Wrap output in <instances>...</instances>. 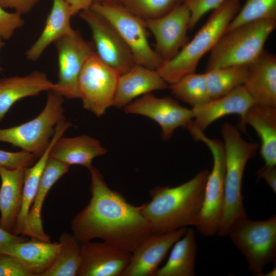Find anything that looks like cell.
<instances>
[{
	"mask_svg": "<svg viewBox=\"0 0 276 276\" xmlns=\"http://www.w3.org/2000/svg\"><path fill=\"white\" fill-rule=\"evenodd\" d=\"M254 104L276 107V57L264 51L248 65L243 84Z\"/></svg>",
	"mask_w": 276,
	"mask_h": 276,
	"instance_id": "obj_18",
	"label": "cell"
},
{
	"mask_svg": "<svg viewBox=\"0 0 276 276\" xmlns=\"http://www.w3.org/2000/svg\"><path fill=\"white\" fill-rule=\"evenodd\" d=\"M73 16L65 0H53V5L44 27L37 39L27 51V58L36 61L51 43L74 31L71 25Z\"/></svg>",
	"mask_w": 276,
	"mask_h": 276,
	"instance_id": "obj_25",
	"label": "cell"
},
{
	"mask_svg": "<svg viewBox=\"0 0 276 276\" xmlns=\"http://www.w3.org/2000/svg\"><path fill=\"white\" fill-rule=\"evenodd\" d=\"M189 131L193 138L201 141L210 149L213 157L212 169L209 172L204 189L202 208L195 225L205 236H212L219 231L224 205L225 155L223 142L211 139L192 128Z\"/></svg>",
	"mask_w": 276,
	"mask_h": 276,
	"instance_id": "obj_7",
	"label": "cell"
},
{
	"mask_svg": "<svg viewBox=\"0 0 276 276\" xmlns=\"http://www.w3.org/2000/svg\"><path fill=\"white\" fill-rule=\"evenodd\" d=\"M54 86L44 73L37 71L25 76L0 79V122L18 100L52 90Z\"/></svg>",
	"mask_w": 276,
	"mask_h": 276,
	"instance_id": "obj_20",
	"label": "cell"
},
{
	"mask_svg": "<svg viewBox=\"0 0 276 276\" xmlns=\"http://www.w3.org/2000/svg\"><path fill=\"white\" fill-rule=\"evenodd\" d=\"M3 39L0 36V50L4 45V42L3 41ZM0 70H2L1 67H0Z\"/></svg>",
	"mask_w": 276,
	"mask_h": 276,
	"instance_id": "obj_43",
	"label": "cell"
},
{
	"mask_svg": "<svg viewBox=\"0 0 276 276\" xmlns=\"http://www.w3.org/2000/svg\"><path fill=\"white\" fill-rule=\"evenodd\" d=\"M207 170L176 187L158 186L150 192L149 202L141 204L152 234H162L195 226L203 201Z\"/></svg>",
	"mask_w": 276,
	"mask_h": 276,
	"instance_id": "obj_2",
	"label": "cell"
},
{
	"mask_svg": "<svg viewBox=\"0 0 276 276\" xmlns=\"http://www.w3.org/2000/svg\"><path fill=\"white\" fill-rule=\"evenodd\" d=\"M25 168L0 167V225L12 234L22 201Z\"/></svg>",
	"mask_w": 276,
	"mask_h": 276,
	"instance_id": "obj_24",
	"label": "cell"
},
{
	"mask_svg": "<svg viewBox=\"0 0 276 276\" xmlns=\"http://www.w3.org/2000/svg\"><path fill=\"white\" fill-rule=\"evenodd\" d=\"M63 103L62 96L48 91L45 106L39 114L21 125L0 129V142L11 144L38 158L50 144L57 124L65 119Z\"/></svg>",
	"mask_w": 276,
	"mask_h": 276,
	"instance_id": "obj_8",
	"label": "cell"
},
{
	"mask_svg": "<svg viewBox=\"0 0 276 276\" xmlns=\"http://www.w3.org/2000/svg\"><path fill=\"white\" fill-rule=\"evenodd\" d=\"M54 43L58 54V79L52 90L63 98H79V76L87 58L95 52L93 44L75 30Z\"/></svg>",
	"mask_w": 276,
	"mask_h": 276,
	"instance_id": "obj_11",
	"label": "cell"
},
{
	"mask_svg": "<svg viewBox=\"0 0 276 276\" xmlns=\"http://www.w3.org/2000/svg\"><path fill=\"white\" fill-rule=\"evenodd\" d=\"M106 153L99 140L83 134L73 137H60L53 146L50 157L68 166L81 165L88 169L93 159Z\"/></svg>",
	"mask_w": 276,
	"mask_h": 276,
	"instance_id": "obj_22",
	"label": "cell"
},
{
	"mask_svg": "<svg viewBox=\"0 0 276 276\" xmlns=\"http://www.w3.org/2000/svg\"><path fill=\"white\" fill-rule=\"evenodd\" d=\"M263 19H276V0H246L225 33L241 25Z\"/></svg>",
	"mask_w": 276,
	"mask_h": 276,
	"instance_id": "obj_32",
	"label": "cell"
},
{
	"mask_svg": "<svg viewBox=\"0 0 276 276\" xmlns=\"http://www.w3.org/2000/svg\"><path fill=\"white\" fill-rule=\"evenodd\" d=\"M26 240V238L10 233L0 225V250L12 244Z\"/></svg>",
	"mask_w": 276,
	"mask_h": 276,
	"instance_id": "obj_40",
	"label": "cell"
},
{
	"mask_svg": "<svg viewBox=\"0 0 276 276\" xmlns=\"http://www.w3.org/2000/svg\"><path fill=\"white\" fill-rule=\"evenodd\" d=\"M80 250L77 276H123L132 256L103 241L80 242Z\"/></svg>",
	"mask_w": 276,
	"mask_h": 276,
	"instance_id": "obj_15",
	"label": "cell"
},
{
	"mask_svg": "<svg viewBox=\"0 0 276 276\" xmlns=\"http://www.w3.org/2000/svg\"><path fill=\"white\" fill-rule=\"evenodd\" d=\"M145 21L155 39L154 50L164 61L172 58L186 44L190 13L185 4L161 17Z\"/></svg>",
	"mask_w": 276,
	"mask_h": 276,
	"instance_id": "obj_14",
	"label": "cell"
},
{
	"mask_svg": "<svg viewBox=\"0 0 276 276\" xmlns=\"http://www.w3.org/2000/svg\"><path fill=\"white\" fill-rule=\"evenodd\" d=\"M60 136L55 133L48 147L32 166L25 168L22 190V201L12 234L16 235L25 234L27 221L34 201L40 178L50 156V151Z\"/></svg>",
	"mask_w": 276,
	"mask_h": 276,
	"instance_id": "obj_28",
	"label": "cell"
},
{
	"mask_svg": "<svg viewBox=\"0 0 276 276\" xmlns=\"http://www.w3.org/2000/svg\"><path fill=\"white\" fill-rule=\"evenodd\" d=\"M79 14L89 27L95 52L103 62L121 74L136 64L129 48L105 17L90 8Z\"/></svg>",
	"mask_w": 276,
	"mask_h": 276,
	"instance_id": "obj_12",
	"label": "cell"
},
{
	"mask_svg": "<svg viewBox=\"0 0 276 276\" xmlns=\"http://www.w3.org/2000/svg\"><path fill=\"white\" fill-rule=\"evenodd\" d=\"M197 246L193 229L187 228L185 234L172 247L165 264L155 276H194Z\"/></svg>",
	"mask_w": 276,
	"mask_h": 276,
	"instance_id": "obj_27",
	"label": "cell"
},
{
	"mask_svg": "<svg viewBox=\"0 0 276 276\" xmlns=\"http://www.w3.org/2000/svg\"><path fill=\"white\" fill-rule=\"evenodd\" d=\"M0 276H34L15 257L0 252Z\"/></svg>",
	"mask_w": 276,
	"mask_h": 276,
	"instance_id": "obj_37",
	"label": "cell"
},
{
	"mask_svg": "<svg viewBox=\"0 0 276 276\" xmlns=\"http://www.w3.org/2000/svg\"><path fill=\"white\" fill-rule=\"evenodd\" d=\"M70 166L49 156L41 175L39 186L30 208L25 235L43 241H50L44 231L41 209L49 190L55 182L67 173Z\"/></svg>",
	"mask_w": 276,
	"mask_h": 276,
	"instance_id": "obj_21",
	"label": "cell"
},
{
	"mask_svg": "<svg viewBox=\"0 0 276 276\" xmlns=\"http://www.w3.org/2000/svg\"><path fill=\"white\" fill-rule=\"evenodd\" d=\"M38 158L34 154L21 150L10 152L0 149V167L15 169L32 166Z\"/></svg>",
	"mask_w": 276,
	"mask_h": 276,
	"instance_id": "obj_34",
	"label": "cell"
},
{
	"mask_svg": "<svg viewBox=\"0 0 276 276\" xmlns=\"http://www.w3.org/2000/svg\"><path fill=\"white\" fill-rule=\"evenodd\" d=\"M124 111L126 113L140 114L152 119L161 127L162 137L165 140L170 139L178 127L187 128L193 119L192 109L182 106L171 98H158L151 93L125 106Z\"/></svg>",
	"mask_w": 276,
	"mask_h": 276,
	"instance_id": "obj_13",
	"label": "cell"
},
{
	"mask_svg": "<svg viewBox=\"0 0 276 276\" xmlns=\"http://www.w3.org/2000/svg\"><path fill=\"white\" fill-rule=\"evenodd\" d=\"M248 65L213 68L204 73L211 99L224 96L244 84Z\"/></svg>",
	"mask_w": 276,
	"mask_h": 276,
	"instance_id": "obj_30",
	"label": "cell"
},
{
	"mask_svg": "<svg viewBox=\"0 0 276 276\" xmlns=\"http://www.w3.org/2000/svg\"><path fill=\"white\" fill-rule=\"evenodd\" d=\"M225 0H184L183 3L190 13L189 28L195 27L201 18L209 11L214 10Z\"/></svg>",
	"mask_w": 276,
	"mask_h": 276,
	"instance_id": "obj_35",
	"label": "cell"
},
{
	"mask_svg": "<svg viewBox=\"0 0 276 276\" xmlns=\"http://www.w3.org/2000/svg\"><path fill=\"white\" fill-rule=\"evenodd\" d=\"M172 94L193 107L211 100L204 73L188 74L170 85Z\"/></svg>",
	"mask_w": 276,
	"mask_h": 276,
	"instance_id": "obj_31",
	"label": "cell"
},
{
	"mask_svg": "<svg viewBox=\"0 0 276 276\" xmlns=\"http://www.w3.org/2000/svg\"><path fill=\"white\" fill-rule=\"evenodd\" d=\"M241 8L240 0H225L213 12L193 39L172 58L164 61L156 70L172 84L184 76L195 72L202 57L211 51L225 33L229 24Z\"/></svg>",
	"mask_w": 276,
	"mask_h": 276,
	"instance_id": "obj_3",
	"label": "cell"
},
{
	"mask_svg": "<svg viewBox=\"0 0 276 276\" xmlns=\"http://www.w3.org/2000/svg\"><path fill=\"white\" fill-rule=\"evenodd\" d=\"M169 84L156 70L135 64L120 75L112 106L122 108L145 94L164 90Z\"/></svg>",
	"mask_w": 276,
	"mask_h": 276,
	"instance_id": "obj_19",
	"label": "cell"
},
{
	"mask_svg": "<svg viewBox=\"0 0 276 276\" xmlns=\"http://www.w3.org/2000/svg\"><path fill=\"white\" fill-rule=\"evenodd\" d=\"M227 236L245 258L249 271L262 276L264 268L276 261V216L265 220L247 217L234 221Z\"/></svg>",
	"mask_w": 276,
	"mask_h": 276,
	"instance_id": "obj_6",
	"label": "cell"
},
{
	"mask_svg": "<svg viewBox=\"0 0 276 276\" xmlns=\"http://www.w3.org/2000/svg\"><path fill=\"white\" fill-rule=\"evenodd\" d=\"M59 242L57 256L41 276H77L81 264L80 242L73 235L65 233Z\"/></svg>",
	"mask_w": 276,
	"mask_h": 276,
	"instance_id": "obj_29",
	"label": "cell"
},
{
	"mask_svg": "<svg viewBox=\"0 0 276 276\" xmlns=\"http://www.w3.org/2000/svg\"><path fill=\"white\" fill-rule=\"evenodd\" d=\"M249 125L261 140L260 154L265 164L276 165V107L254 104L241 122Z\"/></svg>",
	"mask_w": 276,
	"mask_h": 276,
	"instance_id": "obj_26",
	"label": "cell"
},
{
	"mask_svg": "<svg viewBox=\"0 0 276 276\" xmlns=\"http://www.w3.org/2000/svg\"><path fill=\"white\" fill-rule=\"evenodd\" d=\"M121 74L93 53L87 58L78 80L79 98L83 107L97 117L112 106Z\"/></svg>",
	"mask_w": 276,
	"mask_h": 276,
	"instance_id": "obj_10",
	"label": "cell"
},
{
	"mask_svg": "<svg viewBox=\"0 0 276 276\" xmlns=\"http://www.w3.org/2000/svg\"><path fill=\"white\" fill-rule=\"evenodd\" d=\"M254 104L244 85H241L224 96L192 107L193 120L187 128L191 127L204 132L215 121L234 114L239 116L241 122L247 110Z\"/></svg>",
	"mask_w": 276,
	"mask_h": 276,
	"instance_id": "obj_17",
	"label": "cell"
},
{
	"mask_svg": "<svg viewBox=\"0 0 276 276\" xmlns=\"http://www.w3.org/2000/svg\"><path fill=\"white\" fill-rule=\"evenodd\" d=\"M124 1L125 0H94V3L106 4H122Z\"/></svg>",
	"mask_w": 276,
	"mask_h": 276,
	"instance_id": "obj_42",
	"label": "cell"
},
{
	"mask_svg": "<svg viewBox=\"0 0 276 276\" xmlns=\"http://www.w3.org/2000/svg\"><path fill=\"white\" fill-rule=\"evenodd\" d=\"M40 0H0V5L4 8H11L22 15L29 12Z\"/></svg>",
	"mask_w": 276,
	"mask_h": 276,
	"instance_id": "obj_38",
	"label": "cell"
},
{
	"mask_svg": "<svg viewBox=\"0 0 276 276\" xmlns=\"http://www.w3.org/2000/svg\"><path fill=\"white\" fill-rule=\"evenodd\" d=\"M186 227L162 234H151L132 253L123 276H155L158 266Z\"/></svg>",
	"mask_w": 276,
	"mask_h": 276,
	"instance_id": "obj_16",
	"label": "cell"
},
{
	"mask_svg": "<svg viewBox=\"0 0 276 276\" xmlns=\"http://www.w3.org/2000/svg\"><path fill=\"white\" fill-rule=\"evenodd\" d=\"M184 0H125L123 4L130 12L144 20L161 17L183 3Z\"/></svg>",
	"mask_w": 276,
	"mask_h": 276,
	"instance_id": "obj_33",
	"label": "cell"
},
{
	"mask_svg": "<svg viewBox=\"0 0 276 276\" xmlns=\"http://www.w3.org/2000/svg\"><path fill=\"white\" fill-rule=\"evenodd\" d=\"M90 174L91 198L71 222L73 235L80 242L100 239L132 254L152 234L141 206L128 202L120 192L111 190L99 169Z\"/></svg>",
	"mask_w": 276,
	"mask_h": 276,
	"instance_id": "obj_1",
	"label": "cell"
},
{
	"mask_svg": "<svg viewBox=\"0 0 276 276\" xmlns=\"http://www.w3.org/2000/svg\"><path fill=\"white\" fill-rule=\"evenodd\" d=\"M25 21L21 15L14 12H8L0 5V36L3 39H9Z\"/></svg>",
	"mask_w": 276,
	"mask_h": 276,
	"instance_id": "obj_36",
	"label": "cell"
},
{
	"mask_svg": "<svg viewBox=\"0 0 276 276\" xmlns=\"http://www.w3.org/2000/svg\"><path fill=\"white\" fill-rule=\"evenodd\" d=\"M60 248L59 242H51L32 238L7 246L0 252L16 258L34 276L41 275L49 267Z\"/></svg>",
	"mask_w": 276,
	"mask_h": 276,
	"instance_id": "obj_23",
	"label": "cell"
},
{
	"mask_svg": "<svg viewBox=\"0 0 276 276\" xmlns=\"http://www.w3.org/2000/svg\"><path fill=\"white\" fill-rule=\"evenodd\" d=\"M90 8L114 27L130 50L136 64L156 70L164 60L148 39L145 21L122 4L94 3Z\"/></svg>",
	"mask_w": 276,
	"mask_h": 276,
	"instance_id": "obj_9",
	"label": "cell"
},
{
	"mask_svg": "<svg viewBox=\"0 0 276 276\" xmlns=\"http://www.w3.org/2000/svg\"><path fill=\"white\" fill-rule=\"evenodd\" d=\"M276 19H263L241 25L225 33L211 51L206 71L216 68L249 65L264 51Z\"/></svg>",
	"mask_w": 276,
	"mask_h": 276,
	"instance_id": "obj_5",
	"label": "cell"
},
{
	"mask_svg": "<svg viewBox=\"0 0 276 276\" xmlns=\"http://www.w3.org/2000/svg\"><path fill=\"white\" fill-rule=\"evenodd\" d=\"M259 178L264 179L274 194L276 193V167L265 165L257 172Z\"/></svg>",
	"mask_w": 276,
	"mask_h": 276,
	"instance_id": "obj_39",
	"label": "cell"
},
{
	"mask_svg": "<svg viewBox=\"0 0 276 276\" xmlns=\"http://www.w3.org/2000/svg\"><path fill=\"white\" fill-rule=\"evenodd\" d=\"M70 6L72 14L74 16L81 11L90 8L94 0H65Z\"/></svg>",
	"mask_w": 276,
	"mask_h": 276,
	"instance_id": "obj_41",
	"label": "cell"
},
{
	"mask_svg": "<svg viewBox=\"0 0 276 276\" xmlns=\"http://www.w3.org/2000/svg\"><path fill=\"white\" fill-rule=\"evenodd\" d=\"M221 133L225 155L224 205L217 234L225 237L234 221L247 217L242 194L243 176L246 165L255 156L258 145L244 140L239 130L227 122L222 125Z\"/></svg>",
	"mask_w": 276,
	"mask_h": 276,
	"instance_id": "obj_4",
	"label": "cell"
}]
</instances>
